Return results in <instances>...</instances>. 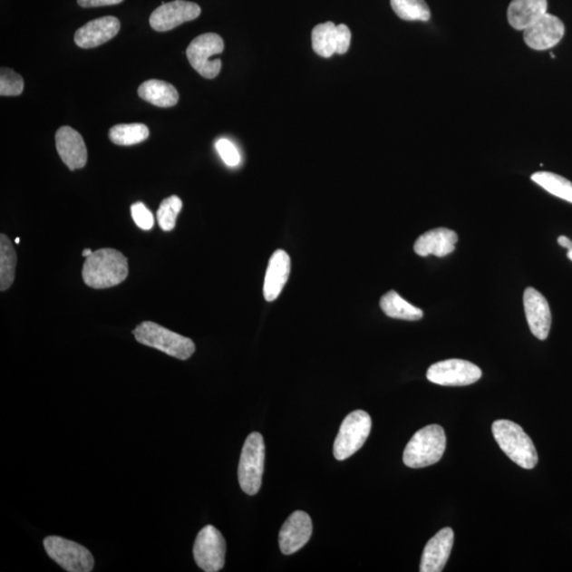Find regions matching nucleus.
Returning a JSON list of instances; mask_svg holds the SVG:
<instances>
[{"instance_id": "obj_25", "label": "nucleus", "mask_w": 572, "mask_h": 572, "mask_svg": "<svg viewBox=\"0 0 572 572\" xmlns=\"http://www.w3.org/2000/svg\"><path fill=\"white\" fill-rule=\"evenodd\" d=\"M150 131L142 123L117 124L110 130L109 137L117 146H134L147 141Z\"/></svg>"}, {"instance_id": "obj_22", "label": "nucleus", "mask_w": 572, "mask_h": 572, "mask_svg": "<svg viewBox=\"0 0 572 572\" xmlns=\"http://www.w3.org/2000/svg\"><path fill=\"white\" fill-rule=\"evenodd\" d=\"M140 97L159 108H172L178 104L179 94L176 88L161 80H148L138 88Z\"/></svg>"}, {"instance_id": "obj_31", "label": "nucleus", "mask_w": 572, "mask_h": 572, "mask_svg": "<svg viewBox=\"0 0 572 572\" xmlns=\"http://www.w3.org/2000/svg\"><path fill=\"white\" fill-rule=\"evenodd\" d=\"M131 218H133L135 224L143 230H150L154 226V217L146 205L141 202L135 203L131 207Z\"/></svg>"}, {"instance_id": "obj_10", "label": "nucleus", "mask_w": 572, "mask_h": 572, "mask_svg": "<svg viewBox=\"0 0 572 572\" xmlns=\"http://www.w3.org/2000/svg\"><path fill=\"white\" fill-rule=\"evenodd\" d=\"M427 380L441 386H469L480 380L482 371L475 364L463 360H446L431 364Z\"/></svg>"}, {"instance_id": "obj_4", "label": "nucleus", "mask_w": 572, "mask_h": 572, "mask_svg": "<svg viewBox=\"0 0 572 572\" xmlns=\"http://www.w3.org/2000/svg\"><path fill=\"white\" fill-rule=\"evenodd\" d=\"M133 334L138 343L181 361L188 360L196 352V344L190 338L179 335L153 322H143L137 325Z\"/></svg>"}, {"instance_id": "obj_19", "label": "nucleus", "mask_w": 572, "mask_h": 572, "mask_svg": "<svg viewBox=\"0 0 572 572\" xmlns=\"http://www.w3.org/2000/svg\"><path fill=\"white\" fill-rule=\"evenodd\" d=\"M291 272V257L285 250H276L270 257L266 279H264L263 294L268 303L279 297L283 287L286 285Z\"/></svg>"}, {"instance_id": "obj_21", "label": "nucleus", "mask_w": 572, "mask_h": 572, "mask_svg": "<svg viewBox=\"0 0 572 572\" xmlns=\"http://www.w3.org/2000/svg\"><path fill=\"white\" fill-rule=\"evenodd\" d=\"M547 0H512L507 12L508 22L514 29L525 31L547 14Z\"/></svg>"}, {"instance_id": "obj_23", "label": "nucleus", "mask_w": 572, "mask_h": 572, "mask_svg": "<svg viewBox=\"0 0 572 572\" xmlns=\"http://www.w3.org/2000/svg\"><path fill=\"white\" fill-rule=\"evenodd\" d=\"M381 309L388 317L416 322L423 317V311L407 303L397 292L391 291L381 299Z\"/></svg>"}, {"instance_id": "obj_18", "label": "nucleus", "mask_w": 572, "mask_h": 572, "mask_svg": "<svg viewBox=\"0 0 572 572\" xmlns=\"http://www.w3.org/2000/svg\"><path fill=\"white\" fill-rule=\"evenodd\" d=\"M452 545H454V531L451 528H444L439 531L425 546L420 571L441 572L449 561Z\"/></svg>"}, {"instance_id": "obj_2", "label": "nucleus", "mask_w": 572, "mask_h": 572, "mask_svg": "<svg viewBox=\"0 0 572 572\" xmlns=\"http://www.w3.org/2000/svg\"><path fill=\"white\" fill-rule=\"evenodd\" d=\"M496 442L519 467L531 470L538 461L536 446L521 427L509 420L495 421L492 425Z\"/></svg>"}, {"instance_id": "obj_7", "label": "nucleus", "mask_w": 572, "mask_h": 572, "mask_svg": "<svg viewBox=\"0 0 572 572\" xmlns=\"http://www.w3.org/2000/svg\"><path fill=\"white\" fill-rule=\"evenodd\" d=\"M224 42L216 34H206L194 39L187 48V58L191 66L206 79L218 77L222 68V61L211 60L213 55L223 53Z\"/></svg>"}, {"instance_id": "obj_29", "label": "nucleus", "mask_w": 572, "mask_h": 572, "mask_svg": "<svg viewBox=\"0 0 572 572\" xmlns=\"http://www.w3.org/2000/svg\"><path fill=\"white\" fill-rule=\"evenodd\" d=\"M24 92V80L10 68H2L0 73V94L3 97L20 96Z\"/></svg>"}, {"instance_id": "obj_3", "label": "nucleus", "mask_w": 572, "mask_h": 572, "mask_svg": "<svg viewBox=\"0 0 572 572\" xmlns=\"http://www.w3.org/2000/svg\"><path fill=\"white\" fill-rule=\"evenodd\" d=\"M446 437L441 426L431 424L414 433L406 445L403 461L408 468L421 469L435 464L442 458Z\"/></svg>"}, {"instance_id": "obj_28", "label": "nucleus", "mask_w": 572, "mask_h": 572, "mask_svg": "<svg viewBox=\"0 0 572 572\" xmlns=\"http://www.w3.org/2000/svg\"><path fill=\"white\" fill-rule=\"evenodd\" d=\"M182 209V202L179 197L172 196L163 199L159 211H157V222L160 228L165 231H171L176 225V218Z\"/></svg>"}, {"instance_id": "obj_6", "label": "nucleus", "mask_w": 572, "mask_h": 572, "mask_svg": "<svg viewBox=\"0 0 572 572\" xmlns=\"http://www.w3.org/2000/svg\"><path fill=\"white\" fill-rule=\"evenodd\" d=\"M373 421L364 411H355L343 421L335 439L334 457L339 461H345L363 448L370 435Z\"/></svg>"}, {"instance_id": "obj_32", "label": "nucleus", "mask_w": 572, "mask_h": 572, "mask_svg": "<svg viewBox=\"0 0 572 572\" xmlns=\"http://www.w3.org/2000/svg\"><path fill=\"white\" fill-rule=\"evenodd\" d=\"M123 0H78L79 5L83 8L103 7L122 3Z\"/></svg>"}, {"instance_id": "obj_11", "label": "nucleus", "mask_w": 572, "mask_h": 572, "mask_svg": "<svg viewBox=\"0 0 572 572\" xmlns=\"http://www.w3.org/2000/svg\"><path fill=\"white\" fill-rule=\"evenodd\" d=\"M351 37L350 29L344 24H319L312 31L313 50L326 59L336 53L344 54L350 48Z\"/></svg>"}, {"instance_id": "obj_36", "label": "nucleus", "mask_w": 572, "mask_h": 572, "mask_svg": "<svg viewBox=\"0 0 572 572\" xmlns=\"http://www.w3.org/2000/svg\"><path fill=\"white\" fill-rule=\"evenodd\" d=\"M20 242H21V238H15V243H16V244H18V243H20Z\"/></svg>"}, {"instance_id": "obj_1", "label": "nucleus", "mask_w": 572, "mask_h": 572, "mask_svg": "<svg viewBox=\"0 0 572 572\" xmlns=\"http://www.w3.org/2000/svg\"><path fill=\"white\" fill-rule=\"evenodd\" d=\"M129 275L127 257L121 251L103 248L86 257L82 276L87 286L103 290L121 285Z\"/></svg>"}, {"instance_id": "obj_17", "label": "nucleus", "mask_w": 572, "mask_h": 572, "mask_svg": "<svg viewBox=\"0 0 572 572\" xmlns=\"http://www.w3.org/2000/svg\"><path fill=\"white\" fill-rule=\"evenodd\" d=\"M121 30V22L115 16H104L88 22L77 30L74 42L81 48L90 49L103 45Z\"/></svg>"}, {"instance_id": "obj_5", "label": "nucleus", "mask_w": 572, "mask_h": 572, "mask_svg": "<svg viewBox=\"0 0 572 572\" xmlns=\"http://www.w3.org/2000/svg\"><path fill=\"white\" fill-rule=\"evenodd\" d=\"M266 461V444L259 432H251L245 441L240 463H238V483L243 492L256 495L262 486V476Z\"/></svg>"}, {"instance_id": "obj_16", "label": "nucleus", "mask_w": 572, "mask_h": 572, "mask_svg": "<svg viewBox=\"0 0 572 572\" xmlns=\"http://www.w3.org/2000/svg\"><path fill=\"white\" fill-rule=\"evenodd\" d=\"M55 144L62 161L71 171L85 167L87 149L79 131L71 127L60 128L55 134Z\"/></svg>"}, {"instance_id": "obj_9", "label": "nucleus", "mask_w": 572, "mask_h": 572, "mask_svg": "<svg viewBox=\"0 0 572 572\" xmlns=\"http://www.w3.org/2000/svg\"><path fill=\"white\" fill-rule=\"evenodd\" d=\"M194 559L200 569L217 572L225 565L226 542L216 527L206 526L198 534L193 547Z\"/></svg>"}, {"instance_id": "obj_24", "label": "nucleus", "mask_w": 572, "mask_h": 572, "mask_svg": "<svg viewBox=\"0 0 572 572\" xmlns=\"http://www.w3.org/2000/svg\"><path fill=\"white\" fill-rule=\"evenodd\" d=\"M17 256L14 244L5 235L0 236V290L7 291L14 285Z\"/></svg>"}, {"instance_id": "obj_12", "label": "nucleus", "mask_w": 572, "mask_h": 572, "mask_svg": "<svg viewBox=\"0 0 572 572\" xmlns=\"http://www.w3.org/2000/svg\"><path fill=\"white\" fill-rule=\"evenodd\" d=\"M200 7L196 3L185 0H174L168 4H161L150 17V24L159 33H166L180 24L196 20L200 15Z\"/></svg>"}, {"instance_id": "obj_14", "label": "nucleus", "mask_w": 572, "mask_h": 572, "mask_svg": "<svg viewBox=\"0 0 572 572\" xmlns=\"http://www.w3.org/2000/svg\"><path fill=\"white\" fill-rule=\"evenodd\" d=\"M524 307L532 334L545 341L549 335L552 319L548 301L536 288L528 287L524 293Z\"/></svg>"}, {"instance_id": "obj_34", "label": "nucleus", "mask_w": 572, "mask_h": 572, "mask_svg": "<svg viewBox=\"0 0 572 572\" xmlns=\"http://www.w3.org/2000/svg\"><path fill=\"white\" fill-rule=\"evenodd\" d=\"M92 253H93V251L92 249L86 248V249L83 250V253H82V256L87 257L92 256Z\"/></svg>"}, {"instance_id": "obj_33", "label": "nucleus", "mask_w": 572, "mask_h": 572, "mask_svg": "<svg viewBox=\"0 0 572 572\" xmlns=\"http://www.w3.org/2000/svg\"><path fill=\"white\" fill-rule=\"evenodd\" d=\"M557 243L566 249L569 250L572 248V241L567 237H565V236L558 237Z\"/></svg>"}, {"instance_id": "obj_30", "label": "nucleus", "mask_w": 572, "mask_h": 572, "mask_svg": "<svg viewBox=\"0 0 572 572\" xmlns=\"http://www.w3.org/2000/svg\"><path fill=\"white\" fill-rule=\"evenodd\" d=\"M216 148L226 165L231 168L240 165L241 156L234 143L228 140H219L216 143Z\"/></svg>"}, {"instance_id": "obj_26", "label": "nucleus", "mask_w": 572, "mask_h": 572, "mask_svg": "<svg viewBox=\"0 0 572 572\" xmlns=\"http://www.w3.org/2000/svg\"><path fill=\"white\" fill-rule=\"evenodd\" d=\"M531 179L552 196L572 204V182L563 176L551 172H537L531 176Z\"/></svg>"}, {"instance_id": "obj_15", "label": "nucleus", "mask_w": 572, "mask_h": 572, "mask_svg": "<svg viewBox=\"0 0 572 572\" xmlns=\"http://www.w3.org/2000/svg\"><path fill=\"white\" fill-rule=\"evenodd\" d=\"M565 34V26L558 17L546 14L524 31V41L534 50H547L557 45Z\"/></svg>"}, {"instance_id": "obj_20", "label": "nucleus", "mask_w": 572, "mask_h": 572, "mask_svg": "<svg viewBox=\"0 0 572 572\" xmlns=\"http://www.w3.org/2000/svg\"><path fill=\"white\" fill-rule=\"evenodd\" d=\"M457 242L458 236L454 230L436 228L420 236L413 249L421 257L433 255L442 257L455 250Z\"/></svg>"}, {"instance_id": "obj_35", "label": "nucleus", "mask_w": 572, "mask_h": 572, "mask_svg": "<svg viewBox=\"0 0 572 572\" xmlns=\"http://www.w3.org/2000/svg\"><path fill=\"white\" fill-rule=\"evenodd\" d=\"M568 257L572 261V248L568 250Z\"/></svg>"}, {"instance_id": "obj_8", "label": "nucleus", "mask_w": 572, "mask_h": 572, "mask_svg": "<svg viewBox=\"0 0 572 572\" xmlns=\"http://www.w3.org/2000/svg\"><path fill=\"white\" fill-rule=\"evenodd\" d=\"M47 555L69 572H90L94 559L90 550L78 543L60 537H48L44 540Z\"/></svg>"}, {"instance_id": "obj_27", "label": "nucleus", "mask_w": 572, "mask_h": 572, "mask_svg": "<svg viewBox=\"0 0 572 572\" xmlns=\"http://www.w3.org/2000/svg\"><path fill=\"white\" fill-rule=\"evenodd\" d=\"M393 10L401 20L407 22H427L431 10L425 0H391Z\"/></svg>"}, {"instance_id": "obj_13", "label": "nucleus", "mask_w": 572, "mask_h": 572, "mask_svg": "<svg viewBox=\"0 0 572 572\" xmlns=\"http://www.w3.org/2000/svg\"><path fill=\"white\" fill-rule=\"evenodd\" d=\"M313 525L310 515L304 511L294 512L283 524L279 534V546L283 555L297 552L311 538Z\"/></svg>"}]
</instances>
